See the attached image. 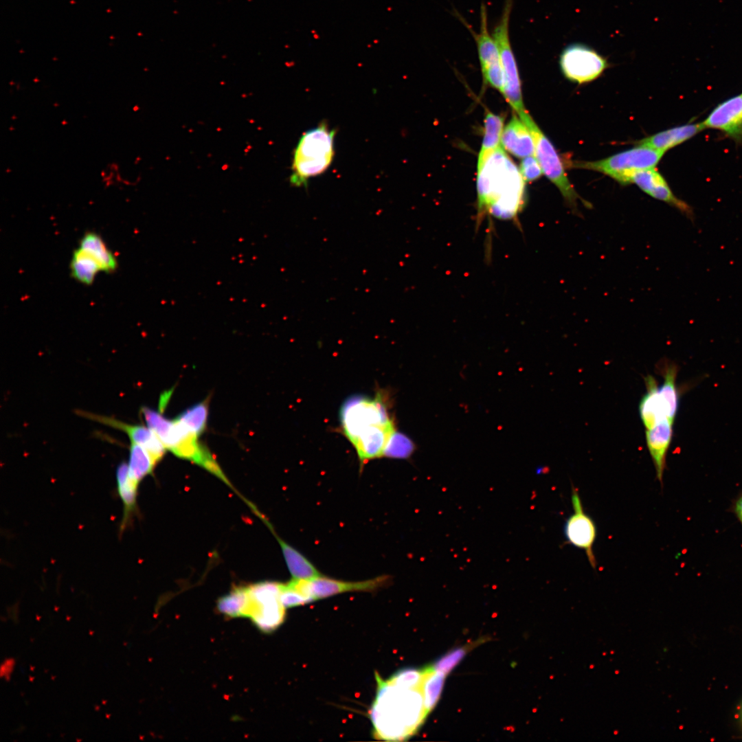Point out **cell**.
<instances>
[{
	"mask_svg": "<svg viewBox=\"0 0 742 742\" xmlns=\"http://www.w3.org/2000/svg\"><path fill=\"white\" fill-rule=\"evenodd\" d=\"M477 227L486 215L515 220L526 202L525 181L502 146L477 166Z\"/></svg>",
	"mask_w": 742,
	"mask_h": 742,
	"instance_id": "obj_1",
	"label": "cell"
},
{
	"mask_svg": "<svg viewBox=\"0 0 742 742\" xmlns=\"http://www.w3.org/2000/svg\"><path fill=\"white\" fill-rule=\"evenodd\" d=\"M376 681V696L369 711L374 735L386 741L412 736L427 716L420 688H402L378 675Z\"/></svg>",
	"mask_w": 742,
	"mask_h": 742,
	"instance_id": "obj_2",
	"label": "cell"
},
{
	"mask_svg": "<svg viewBox=\"0 0 742 742\" xmlns=\"http://www.w3.org/2000/svg\"><path fill=\"white\" fill-rule=\"evenodd\" d=\"M341 427L355 449L375 445L394 430L384 395L374 398L354 396L348 398L340 410Z\"/></svg>",
	"mask_w": 742,
	"mask_h": 742,
	"instance_id": "obj_3",
	"label": "cell"
},
{
	"mask_svg": "<svg viewBox=\"0 0 742 742\" xmlns=\"http://www.w3.org/2000/svg\"><path fill=\"white\" fill-rule=\"evenodd\" d=\"M336 131L326 122L304 132L293 153L290 183L295 187H306L313 177L328 169L335 157Z\"/></svg>",
	"mask_w": 742,
	"mask_h": 742,
	"instance_id": "obj_4",
	"label": "cell"
},
{
	"mask_svg": "<svg viewBox=\"0 0 742 742\" xmlns=\"http://www.w3.org/2000/svg\"><path fill=\"white\" fill-rule=\"evenodd\" d=\"M664 151L637 145L636 147L597 161H573L569 166L596 171L606 175L621 184H627L628 176L634 171L653 168L658 164Z\"/></svg>",
	"mask_w": 742,
	"mask_h": 742,
	"instance_id": "obj_5",
	"label": "cell"
},
{
	"mask_svg": "<svg viewBox=\"0 0 742 742\" xmlns=\"http://www.w3.org/2000/svg\"><path fill=\"white\" fill-rule=\"evenodd\" d=\"M530 131L535 146L537 157L547 178L559 189L572 212H578V201H583L570 183L565 173L561 157L552 142L542 132L529 113L526 111L518 115Z\"/></svg>",
	"mask_w": 742,
	"mask_h": 742,
	"instance_id": "obj_6",
	"label": "cell"
},
{
	"mask_svg": "<svg viewBox=\"0 0 742 742\" xmlns=\"http://www.w3.org/2000/svg\"><path fill=\"white\" fill-rule=\"evenodd\" d=\"M514 0H505L501 16L492 35L498 46L504 73L503 95L518 115L526 111L518 67L509 36V21Z\"/></svg>",
	"mask_w": 742,
	"mask_h": 742,
	"instance_id": "obj_7",
	"label": "cell"
},
{
	"mask_svg": "<svg viewBox=\"0 0 742 742\" xmlns=\"http://www.w3.org/2000/svg\"><path fill=\"white\" fill-rule=\"evenodd\" d=\"M284 583L263 581L248 586L249 599L245 617L261 631L270 633L284 621L286 608L280 600Z\"/></svg>",
	"mask_w": 742,
	"mask_h": 742,
	"instance_id": "obj_8",
	"label": "cell"
},
{
	"mask_svg": "<svg viewBox=\"0 0 742 742\" xmlns=\"http://www.w3.org/2000/svg\"><path fill=\"white\" fill-rule=\"evenodd\" d=\"M457 16L475 40L484 82L488 83L503 94L504 79L500 54L492 34L488 32L486 4L482 3L480 6L479 32H475L460 14H457Z\"/></svg>",
	"mask_w": 742,
	"mask_h": 742,
	"instance_id": "obj_9",
	"label": "cell"
},
{
	"mask_svg": "<svg viewBox=\"0 0 742 742\" xmlns=\"http://www.w3.org/2000/svg\"><path fill=\"white\" fill-rule=\"evenodd\" d=\"M559 65L565 77L583 84L599 77L607 67L606 59L594 49L583 43H572L561 53Z\"/></svg>",
	"mask_w": 742,
	"mask_h": 742,
	"instance_id": "obj_10",
	"label": "cell"
},
{
	"mask_svg": "<svg viewBox=\"0 0 742 742\" xmlns=\"http://www.w3.org/2000/svg\"><path fill=\"white\" fill-rule=\"evenodd\" d=\"M571 500L573 513L569 516L565 524V539L571 545L585 551L590 565L595 569L596 560L593 552V546L596 538L595 523L592 517L585 513L581 499L574 487H572Z\"/></svg>",
	"mask_w": 742,
	"mask_h": 742,
	"instance_id": "obj_11",
	"label": "cell"
},
{
	"mask_svg": "<svg viewBox=\"0 0 742 742\" xmlns=\"http://www.w3.org/2000/svg\"><path fill=\"white\" fill-rule=\"evenodd\" d=\"M701 123L705 129L720 131L736 143H742V93L718 104Z\"/></svg>",
	"mask_w": 742,
	"mask_h": 742,
	"instance_id": "obj_12",
	"label": "cell"
},
{
	"mask_svg": "<svg viewBox=\"0 0 742 742\" xmlns=\"http://www.w3.org/2000/svg\"><path fill=\"white\" fill-rule=\"evenodd\" d=\"M82 416L97 421L105 425L121 430L126 433L131 442L144 447L151 456L157 464L164 457L166 448L158 436L148 426L131 425L120 420L90 412H78Z\"/></svg>",
	"mask_w": 742,
	"mask_h": 742,
	"instance_id": "obj_13",
	"label": "cell"
},
{
	"mask_svg": "<svg viewBox=\"0 0 742 742\" xmlns=\"http://www.w3.org/2000/svg\"><path fill=\"white\" fill-rule=\"evenodd\" d=\"M390 583V576L382 575L359 581H346L319 576L308 580L311 596L314 600L350 592H372Z\"/></svg>",
	"mask_w": 742,
	"mask_h": 742,
	"instance_id": "obj_14",
	"label": "cell"
},
{
	"mask_svg": "<svg viewBox=\"0 0 742 742\" xmlns=\"http://www.w3.org/2000/svg\"><path fill=\"white\" fill-rule=\"evenodd\" d=\"M636 184L642 190L654 199L664 201L675 207L688 218H693L692 207L678 199L672 192L664 178L657 170L646 168L631 173L627 180L628 183Z\"/></svg>",
	"mask_w": 742,
	"mask_h": 742,
	"instance_id": "obj_15",
	"label": "cell"
},
{
	"mask_svg": "<svg viewBox=\"0 0 742 742\" xmlns=\"http://www.w3.org/2000/svg\"><path fill=\"white\" fill-rule=\"evenodd\" d=\"M501 144L504 149L518 158L535 154V140L530 131L515 114L503 129Z\"/></svg>",
	"mask_w": 742,
	"mask_h": 742,
	"instance_id": "obj_16",
	"label": "cell"
},
{
	"mask_svg": "<svg viewBox=\"0 0 742 742\" xmlns=\"http://www.w3.org/2000/svg\"><path fill=\"white\" fill-rule=\"evenodd\" d=\"M673 423L664 419L651 429H646L647 445L654 464L656 477L662 483L663 473L666 466V457L672 435Z\"/></svg>",
	"mask_w": 742,
	"mask_h": 742,
	"instance_id": "obj_17",
	"label": "cell"
},
{
	"mask_svg": "<svg viewBox=\"0 0 742 742\" xmlns=\"http://www.w3.org/2000/svg\"><path fill=\"white\" fill-rule=\"evenodd\" d=\"M705 130L701 122L675 126L637 141L636 145L666 152Z\"/></svg>",
	"mask_w": 742,
	"mask_h": 742,
	"instance_id": "obj_18",
	"label": "cell"
},
{
	"mask_svg": "<svg viewBox=\"0 0 742 742\" xmlns=\"http://www.w3.org/2000/svg\"><path fill=\"white\" fill-rule=\"evenodd\" d=\"M644 381L647 390L640 401L639 412L645 429H649L660 421L668 418L655 379L651 375H648Z\"/></svg>",
	"mask_w": 742,
	"mask_h": 742,
	"instance_id": "obj_19",
	"label": "cell"
},
{
	"mask_svg": "<svg viewBox=\"0 0 742 742\" xmlns=\"http://www.w3.org/2000/svg\"><path fill=\"white\" fill-rule=\"evenodd\" d=\"M116 482L118 495L124 507L120 529L124 530L137 507L138 485L128 476V464L121 462L116 469Z\"/></svg>",
	"mask_w": 742,
	"mask_h": 742,
	"instance_id": "obj_20",
	"label": "cell"
},
{
	"mask_svg": "<svg viewBox=\"0 0 742 742\" xmlns=\"http://www.w3.org/2000/svg\"><path fill=\"white\" fill-rule=\"evenodd\" d=\"M276 537L293 578L310 580L322 575L301 552L277 535Z\"/></svg>",
	"mask_w": 742,
	"mask_h": 742,
	"instance_id": "obj_21",
	"label": "cell"
},
{
	"mask_svg": "<svg viewBox=\"0 0 742 742\" xmlns=\"http://www.w3.org/2000/svg\"><path fill=\"white\" fill-rule=\"evenodd\" d=\"M79 247L98 262L102 271L112 273L116 270L117 259L99 234L92 232H87L82 238Z\"/></svg>",
	"mask_w": 742,
	"mask_h": 742,
	"instance_id": "obj_22",
	"label": "cell"
},
{
	"mask_svg": "<svg viewBox=\"0 0 742 742\" xmlns=\"http://www.w3.org/2000/svg\"><path fill=\"white\" fill-rule=\"evenodd\" d=\"M484 137L477 159V165L501 145V137L504 129V117L487 110L484 121Z\"/></svg>",
	"mask_w": 742,
	"mask_h": 742,
	"instance_id": "obj_23",
	"label": "cell"
},
{
	"mask_svg": "<svg viewBox=\"0 0 742 742\" xmlns=\"http://www.w3.org/2000/svg\"><path fill=\"white\" fill-rule=\"evenodd\" d=\"M446 675L434 671L431 666L425 668L420 690L427 715L436 706L445 684Z\"/></svg>",
	"mask_w": 742,
	"mask_h": 742,
	"instance_id": "obj_24",
	"label": "cell"
},
{
	"mask_svg": "<svg viewBox=\"0 0 742 742\" xmlns=\"http://www.w3.org/2000/svg\"><path fill=\"white\" fill-rule=\"evenodd\" d=\"M70 269L72 277L86 285L91 284L97 273L102 271L98 262L80 247L74 252Z\"/></svg>",
	"mask_w": 742,
	"mask_h": 742,
	"instance_id": "obj_25",
	"label": "cell"
},
{
	"mask_svg": "<svg viewBox=\"0 0 742 742\" xmlns=\"http://www.w3.org/2000/svg\"><path fill=\"white\" fill-rule=\"evenodd\" d=\"M156 463L149 453L142 446L131 442L128 463V476L139 484L147 475L151 473Z\"/></svg>",
	"mask_w": 742,
	"mask_h": 742,
	"instance_id": "obj_26",
	"label": "cell"
},
{
	"mask_svg": "<svg viewBox=\"0 0 742 742\" xmlns=\"http://www.w3.org/2000/svg\"><path fill=\"white\" fill-rule=\"evenodd\" d=\"M248 599V586H237L218 600L217 609L230 618L245 616Z\"/></svg>",
	"mask_w": 742,
	"mask_h": 742,
	"instance_id": "obj_27",
	"label": "cell"
},
{
	"mask_svg": "<svg viewBox=\"0 0 742 742\" xmlns=\"http://www.w3.org/2000/svg\"><path fill=\"white\" fill-rule=\"evenodd\" d=\"M677 370V369L675 365H670L666 367L664 374V383L658 389L666 416L668 420L673 423L677 412L679 403L675 384Z\"/></svg>",
	"mask_w": 742,
	"mask_h": 742,
	"instance_id": "obj_28",
	"label": "cell"
},
{
	"mask_svg": "<svg viewBox=\"0 0 742 742\" xmlns=\"http://www.w3.org/2000/svg\"><path fill=\"white\" fill-rule=\"evenodd\" d=\"M208 400L203 401L186 409L175 419L190 432L199 436L205 430L208 413Z\"/></svg>",
	"mask_w": 742,
	"mask_h": 742,
	"instance_id": "obj_29",
	"label": "cell"
},
{
	"mask_svg": "<svg viewBox=\"0 0 742 742\" xmlns=\"http://www.w3.org/2000/svg\"><path fill=\"white\" fill-rule=\"evenodd\" d=\"M486 640V638H482L452 649L440 657L431 666L434 671L447 675L464 658L469 652Z\"/></svg>",
	"mask_w": 742,
	"mask_h": 742,
	"instance_id": "obj_30",
	"label": "cell"
},
{
	"mask_svg": "<svg viewBox=\"0 0 742 742\" xmlns=\"http://www.w3.org/2000/svg\"><path fill=\"white\" fill-rule=\"evenodd\" d=\"M414 442L405 434L394 430L390 436L383 452V456L390 458L407 459L415 450Z\"/></svg>",
	"mask_w": 742,
	"mask_h": 742,
	"instance_id": "obj_31",
	"label": "cell"
},
{
	"mask_svg": "<svg viewBox=\"0 0 742 742\" xmlns=\"http://www.w3.org/2000/svg\"><path fill=\"white\" fill-rule=\"evenodd\" d=\"M425 674L423 669L405 668L396 673L389 679L392 684L406 689L420 688Z\"/></svg>",
	"mask_w": 742,
	"mask_h": 742,
	"instance_id": "obj_32",
	"label": "cell"
},
{
	"mask_svg": "<svg viewBox=\"0 0 742 742\" xmlns=\"http://www.w3.org/2000/svg\"><path fill=\"white\" fill-rule=\"evenodd\" d=\"M280 597L282 605L286 609L310 603L308 598L296 589L290 581L284 583Z\"/></svg>",
	"mask_w": 742,
	"mask_h": 742,
	"instance_id": "obj_33",
	"label": "cell"
},
{
	"mask_svg": "<svg viewBox=\"0 0 742 742\" xmlns=\"http://www.w3.org/2000/svg\"><path fill=\"white\" fill-rule=\"evenodd\" d=\"M519 171L524 181L527 182L537 180L543 174L541 167L535 155L523 158L520 164Z\"/></svg>",
	"mask_w": 742,
	"mask_h": 742,
	"instance_id": "obj_34",
	"label": "cell"
},
{
	"mask_svg": "<svg viewBox=\"0 0 742 742\" xmlns=\"http://www.w3.org/2000/svg\"><path fill=\"white\" fill-rule=\"evenodd\" d=\"M735 512L742 524V496L737 500L736 503Z\"/></svg>",
	"mask_w": 742,
	"mask_h": 742,
	"instance_id": "obj_35",
	"label": "cell"
}]
</instances>
